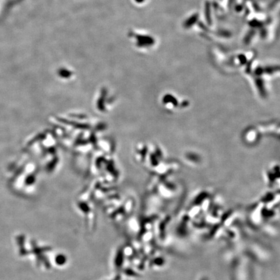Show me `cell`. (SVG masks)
I'll return each mask as SVG.
<instances>
[]
</instances>
